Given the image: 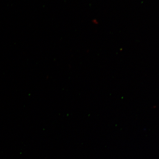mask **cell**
<instances>
[]
</instances>
